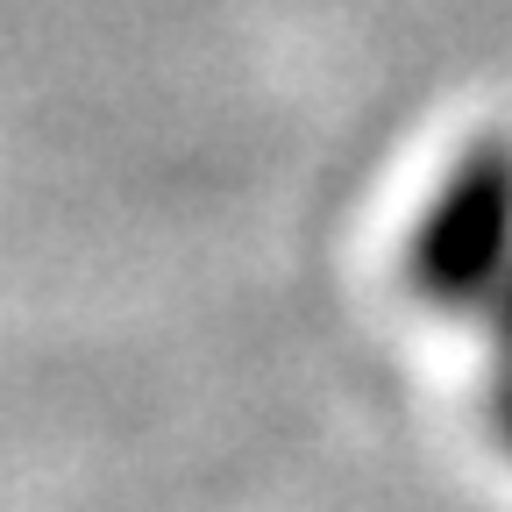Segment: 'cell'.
Segmentation results:
<instances>
[{"instance_id": "2", "label": "cell", "mask_w": 512, "mask_h": 512, "mask_svg": "<svg viewBox=\"0 0 512 512\" xmlns=\"http://www.w3.org/2000/svg\"><path fill=\"white\" fill-rule=\"evenodd\" d=\"M470 328L491 335V377H512V264L498 271V285H491L484 306L470 313Z\"/></svg>"}, {"instance_id": "1", "label": "cell", "mask_w": 512, "mask_h": 512, "mask_svg": "<svg viewBox=\"0 0 512 512\" xmlns=\"http://www.w3.org/2000/svg\"><path fill=\"white\" fill-rule=\"evenodd\" d=\"M512 264V143H470L441 171L406 235V285L448 320H470Z\"/></svg>"}, {"instance_id": "3", "label": "cell", "mask_w": 512, "mask_h": 512, "mask_svg": "<svg viewBox=\"0 0 512 512\" xmlns=\"http://www.w3.org/2000/svg\"><path fill=\"white\" fill-rule=\"evenodd\" d=\"M484 420H491L498 448L512 456V377H484Z\"/></svg>"}]
</instances>
